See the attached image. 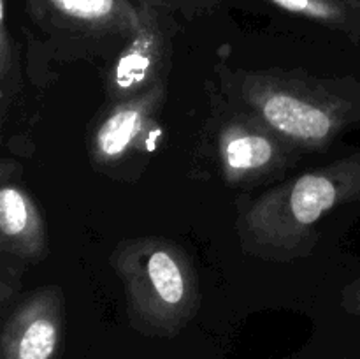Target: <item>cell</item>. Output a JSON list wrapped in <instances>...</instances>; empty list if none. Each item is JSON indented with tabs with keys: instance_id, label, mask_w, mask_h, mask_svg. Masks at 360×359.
<instances>
[{
	"instance_id": "cell-1",
	"label": "cell",
	"mask_w": 360,
	"mask_h": 359,
	"mask_svg": "<svg viewBox=\"0 0 360 359\" xmlns=\"http://www.w3.org/2000/svg\"><path fill=\"white\" fill-rule=\"evenodd\" d=\"M360 196V153L304 172L260 196L239 218L243 248L269 260L311 252L315 225L329 211Z\"/></svg>"
},
{
	"instance_id": "cell-2",
	"label": "cell",
	"mask_w": 360,
	"mask_h": 359,
	"mask_svg": "<svg viewBox=\"0 0 360 359\" xmlns=\"http://www.w3.org/2000/svg\"><path fill=\"white\" fill-rule=\"evenodd\" d=\"M137 331L174 336L199 308V280L188 256L164 238L123 241L112 259Z\"/></svg>"
},
{
	"instance_id": "cell-3",
	"label": "cell",
	"mask_w": 360,
	"mask_h": 359,
	"mask_svg": "<svg viewBox=\"0 0 360 359\" xmlns=\"http://www.w3.org/2000/svg\"><path fill=\"white\" fill-rule=\"evenodd\" d=\"M241 97L257 118L304 148L326 146L352 115L350 102L327 84L297 80L290 74H250L241 83Z\"/></svg>"
},
{
	"instance_id": "cell-4",
	"label": "cell",
	"mask_w": 360,
	"mask_h": 359,
	"mask_svg": "<svg viewBox=\"0 0 360 359\" xmlns=\"http://www.w3.org/2000/svg\"><path fill=\"white\" fill-rule=\"evenodd\" d=\"M62 334V291L37 289L4 324L0 359H58Z\"/></svg>"
},
{
	"instance_id": "cell-5",
	"label": "cell",
	"mask_w": 360,
	"mask_h": 359,
	"mask_svg": "<svg viewBox=\"0 0 360 359\" xmlns=\"http://www.w3.org/2000/svg\"><path fill=\"white\" fill-rule=\"evenodd\" d=\"M224 175L232 183L260 182L287 165L288 151L276 130L257 116H239L218 137Z\"/></svg>"
},
{
	"instance_id": "cell-6",
	"label": "cell",
	"mask_w": 360,
	"mask_h": 359,
	"mask_svg": "<svg viewBox=\"0 0 360 359\" xmlns=\"http://www.w3.org/2000/svg\"><path fill=\"white\" fill-rule=\"evenodd\" d=\"M164 101V84L157 83L146 92L122 99L102 118L91 139L97 164H112L125 157L153 125L155 111Z\"/></svg>"
},
{
	"instance_id": "cell-7",
	"label": "cell",
	"mask_w": 360,
	"mask_h": 359,
	"mask_svg": "<svg viewBox=\"0 0 360 359\" xmlns=\"http://www.w3.org/2000/svg\"><path fill=\"white\" fill-rule=\"evenodd\" d=\"M2 246L21 259H39L46 250L44 222L32 197L16 185L0 190Z\"/></svg>"
},
{
	"instance_id": "cell-8",
	"label": "cell",
	"mask_w": 360,
	"mask_h": 359,
	"mask_svg": "<svg viewBox=\"0 0 360 359\" xmlns=\"http://www.w3.org/2000/svg\"><path fill=\"white\" fill-rule=\"evenodd\" d=\"M160 37L153 28H139L136 39L127 46L116 62L112 92L122 99L146 92L148 81H155V73L162 62Z\"/></svg>"
},
{
	"instance_id": "cell-9",
	"label": "cell",
	"mask_w": 360,
	"mask_h": 359,
	"mask_svg": "<svg viewBox=\"0 0 360 359\" xmlns=\"http://www.w3.org/2000/svg\"><path fill=\"white\" fill-rule=\"evenodd\" d=\"M278 7L323 23L345 27L352 23V14L360 11L357 0H273Z\"/></svg>"
},
{
	"instance_id": "cell-10",
	"label": "cell",
	"mask_w": 360,
	"mask_h": 359,
	"mask_svg": "<svg viewBox=\"0 0 360 359\" xmlns=\"http://www.w3.org/2000/svg\"><path fill=\"white\" fill-rule=\"evenodd\" d=\"M63 16L81 23H109L116 16L118 0H49Z\"/></svg>"
},
{
	"instance_id": "cell-11",
	"label": "cell",
	"mask_w": 360,
	"mask_h": 359,
	"mask_svg": "<svg viewBox=\"0 0 360 359\" xmlns=\"http://www.w3.org/2000/svg\"><path fill=\"white\" fill-rule=\"evenodd\" d=\"M348 296H350V301H348V308H350L352 312L359 313V315H360V284L355 285V287L352 289V292H348Z\"/></svg>"
}]
</instances>
